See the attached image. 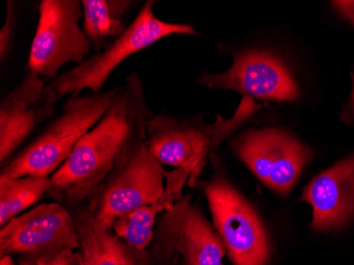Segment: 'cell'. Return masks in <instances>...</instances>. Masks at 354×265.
<instances>
[{
	"instance_id": "11",
	"label": "cell",
	"mask_w": 354,
	"mask_h": 265,
	"mask_svg": "<svg viewBox=\"0 0 354 265\" xmlns=\"http://www.w3.org/2000/svg\"><path fill=\"white\" fill-rule=\"evenodd\" d=\"M156 224V247L182 255L186 265H223L224 244L189 195L164 211Z\"/></svg>"
},
{
	"instance_id": "1",
	"label": "cell",
	"mask_w": 354,
	"mask_h": 265,
	"mask_svg": "<svg viewBox=\"0 0 354 265\" xmlns=\"http://www.w3.org/2000/svg\"><path fill=\"white\" fill-rule=\"evenodd\" d=\"M136 71L127 75L102 119L75 145L69 158L50 176L48 197L73 208L89 200L119 161L147 140L153 117Z\"/></svg>"
},
{
	"instance_id": "7",
	"label": "cell",
	"mask_w": 354,
	"mask_h": 265,
	"mask_svg": "<svg viewBox=\"0 0 354 265\" xmlns=\"http://www.w3.org/2000/svg\"><path fill=\"white\" fill-rule=\"evenodd\" d=\"M203 189L216 232L234 265L268 264L266 229L245 197L221 175L205 183Z\"/></svg>"
},
{
	"instance_id": "13",
	"label": "cell",
	"mask_w": 354,
	"mask_h": 265,
	"mask_svg": "<svg viewBox=\"0 0 354 265\" xmlns=\"http://www.w3.org/2000/svg\"><path fill=\"white\" fill-rule=\"evenodd\" d=\"M301 200L313 207L316 230L339 228L353 220L354 155L314 177Z\"/></svg>"
},
{
	"instance_id": "8",
	"label": "cell",
	"mask_w": 354,
	"mask_h": 265,
	"mask_svg": "<svg viewBox=\"0 0 354 265\" xmlns=\"http://www.w3.org/2000/svg\"><path fill=\"white\" fill-rule=\"evenodd\" d=\"M230 147L264 185L281 195L291 192L312 152L278 129H252L230 141Z\"/></svg>"
},
{
	"instance_id": "15",
	"label": "cell",
	"mask_w": 354,
	"mask_h": 265,
	"mask_svg": "<svg viewBox=\"0 0 354 265\" xmlns=\"http://www.w3.org/2000/svg\"><path fill=\"white\" fill-rule=\"evenodd\" d=\"M79 237V253L82 265H137L134 248L114 234L101 228L84 203L69 208Z\"/></svg>"
},
{
	"instance_id": "17",
	"label": "cell",
	"mask_w": 354,
	"mask_h": 265,
	"mask_svg": "<svg viewBox=\"0 0 354 265\" xmlns=\"http://www.w3.org/2000/svg\"><path fill=\"white\" fill-rule=\"evenodd\" d=\"M51 188L50 177H15L0 175V226L3 227L23 211L37 204Z\"/></svg>"
},
{
	"instance_id": "3",
	"label": "cell",
	"mask_w": 354,
	"mask_h": 265,
	"mask_svg": "<svg viewBox=\"0 0 354 265\" xmlns=\"http://www.w3.org/2000/svg\"><path fill=\"white\" fill-rule=\"evenodd\" d=\"M259 109L252 99L243 97L232 118L226 120L218 115L214 125H206L201 118L180 119L162 113L153 116L147 125V141L162 165L190 173L189 183L192 186L214 147Z\"/></svg>"
},
{
	"instance_id": "21",
	"label": "cell",
	"mask_w": 354,
	"mask_h": 265,
	"mask_svg": "<svg viewBox=\"0 0 354 265\" xmlns=\"http://www.w3.org/2000/svg\"><path fill=\"white\" fill-rule=\"evenodd\" d=\"M0 265H15L14 261L12 260L11 256H1V259H0Z\"/></svg>"
},
{
	"instance_id": "9",
	"label": "cell",
	"mask_w": 354,
	"mask_h": 265,
	"mask_svg": "<svg viewBox=\"0 0 354 265\" xmlns=\"http://www.w3.org/2000/svg\"><path fill=\"white\" fill-rule=\"evenodd\" d=\"M77 227L69 208L45 203L12 219L0 230V256L21 255L50 258L66 250H79Z\"/></svg>"
},
{
	"instance_id": "10",
	"label": "cell",
	"mask_w": 354,
	"mask_h": 265,
	"mask_svg": "<svg viewBox=\"0 0 354 265\" xmlns=\"http://www.w3.org/2000/svg\"><path fill=\"white\" fill-rule=\"evenodd\" d=\"M198 83L210 89L238 91L250 99L295 101L298 97L295 80L286 65L275 55L261 51L234 53L227 71L204 73Z\"/></svg>"
},
{
	"instance_id": "18",
	"label": "cell",
	"mask_w": 354,
	"mask_h": 265,
	"mask_svg": "<svg viewBox=\"0 0 354 265\" xmlns=\"http://www.w3.org/2000/svg\"><path fill=\"white\" fill-rule=\"evenodd\" d=\"M17 30V3L12 0L7 1L5 23L0 29V61L5 63L9 59Z\"/></svg>"
},
{
	"instance_id": "4",
	"label": "cell",
	"mask_w": 354,
	"mask_h": 265,
	"mask_svg": "<svg viewBox=\"0 0 354 265\" xmlns=\"http://www.w3.org/2000/svg\"><path fill=\"white\" fill-rule=\"evenodd\" d=\"M155 1L148 0L124 33L100 53L87 57L83 63L59 75L47 85L57 97L80 95L85 89L93 93L102 91L111 73L125 60L145 51L170 35H196L194 28L186 24H171L155 16Z\"/></svg>"
},
{
	"instance_id": "16",
	"label": "cell",
	"mask_w": 354,
	"mask_h": 265,
	"mask_svg": "<svg viewBox=\"0 0 354 265\" xmlns=\"http://www.w3.org/2000/svg\"><path fill=\"white\" fill-rule=\"evenodd\" d=\"M82 28L93 51L98 53L124 33L127 16L136 7L132 0H82Z\"/></svg>"
},
{
	"instance_id": "14",
	"label": "cell",
	"mask_w": 354,
	"mask_h": 265,
	"mask_svg": "<svg viewBox=\"0 0 354 265\" xmlns=\"http://www.w3.org/2000/svg\"><path fill=\"white\" fill-rule=\"evenodd\" d=\"M190 173L183 169H175L172 172L166 173V188L162 197L153 204L122 215L113 224L111 230L135 250L142 252L146 250L154 238V226L158 220V214L182 199L183 188L187 181H190Z\"/></svg>"
},
{
	"instance_id": "5",
	"label": "cell",
	"mask_w": 354,
	"mask_h": 265,
	"mask_svg": "<svg viewBox=\"0 0 354 265\" xmlns=\"http://www.w3.org/2000/svg\"><path fill=\"white\" fill-rule=\"evenodd\" d=\"M165 179L166 172L148 141L138 143L89 197L93 220L101 228L111 229L122 215L157 202L166 188Z\"/></svg>"
},
{
	"instance_id": "6",
	"label": "cell",
	"mask_w": 354,
	"mask_h": 265,
	"mask_svg": "<svg viewBox=\"0 0 354 265\" xmlns=\"http://www.w3.org/2000/svg\"><path fill=\"white\" fill-rule=\"evenodd\" d=\"M39 13L28 71L51 82L64 65L83 63L93 47L80 25L83 8L79 0H41Z\"/></svg>"
},
{
	"instance_id": "19",
	"label": "cell",
	"mask_w": 354,
	"mask_h": 265,
	"mask_svg": "<svg viewBox=\"0 0 354 265\" xmlns=\"http://www.w3.org/2000/svg\"><path fill=\"white\" fill-rule=\"evenodd\" d=\"M21 265H82L79 252L66 250L50 258L33 259L21 263Z\"/></svg>"
},
{
	"instance_id": "12",
	"label": "cell",
	"mask_w": 354,
	"mask_h": 265,
	"mask_svg": "<svg viewBox=\"0 0 354 265\" xmlns=\"http://www.w3.org/2000/svg\"><path fill=\"white\" fill-rule=\"evenodd\" d=\"M59 98L43 77L26 71L0 102V161H6L44 122L51 119Z\"/></svg>"
},
{
	"instance_id": "2",
	"label": "cell",
	"mask_w": 354,
	"mask_h": 265,
	"mask_svg": "<svg viewBox=\"0 0 354 265\" xmlns=\"http://www.w3.org/2000/svg\"><path fill=\"white\" fill-rule=\"evenodd\" d=\"M118 87L88 95H73L61 113L7 165L3 174L11 177H50L71 156L75 145L102 119Z\"/></svg>"
},
{
	"instance_id": "20",
	"label": "cell",
	"mask_w": 354,
	"mask_h": 265,
	"mask_svg": "<svg viewBox=\"0 0 354 265\" xmlns=\"http://www.w3.org/2000/svg\"><path fill=\"white\" fill-rule=\"evenodd\" d=\"M333 5L345 17L354 23V1H334Z\"/></svg>"
}]
</instances>
